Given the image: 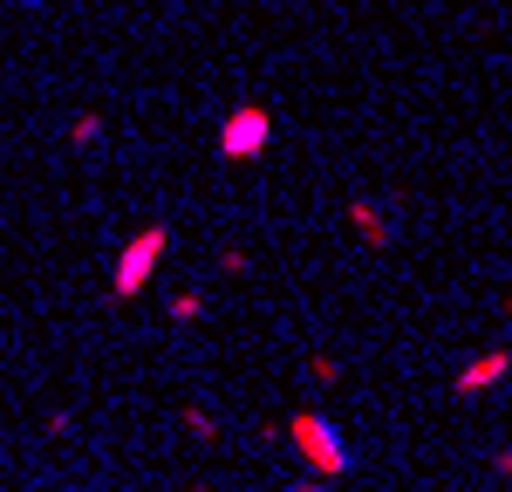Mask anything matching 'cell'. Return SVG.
Returning a JSON list of instances; mask_svg holds the SVG:
<instances>
[{
	"instance_id": "obj_1",
	"label": "cell",
	"mask_w": 512,
	"mask_h": 492,
	"mask_svg": "<svg viewBox=\"0 0 512 492\" xmlns=\"http://www.w3.org/2000/svg\"><path fill=\"white\" fill-rule=\"evenodd\" d=\"M287 438H294V451H301L315 472H328V479H335V472H349V445L335 438V424H328V417H294V424H287Z\"/></svg>"
},
{
	"instance_id": "obj_2",
	"label": "cell",
	"mask_w": 512,
	"mask_h": 492,
	"mask_svg": "<svg viewBox=\"0 0 512 492\" xmlns=\"http://www.w3.org/2000/svg\"><path fill=\"white\" fill-rule=\"evenodd\" d=\"M158 253H164V226H151V233H137V240L123 246V260H117V294H137V287L151 281Z\"/></svg>"
},
{
	"instance_id": "obj_3",
	"label": "cell",
	"mask_w": 512,
	"mask_h": 492,
	"mask_svg": "<svg viewBox=\"0 0 512 492\" xmlns=\"http://www.w3.org/2000/svg\"><path fill=\"white\" fill-rule=\"evenodd\" d=\"M260 144H267V110H253V103L233 110L226 130H219V151H226V158H260Z\"/></svg>"
},
{
	"instance_id": "obj_4",
	"label": "cell",
	"mask_w": 512,
	"mask_h": 492,
	"mask_svg": "<svg viewBox=\"0 0 512 492\" xmlns=\"http://www.w3.org/2000/svg\"><path fill=\"white\" fill-rule=\"evenodd\" d=\"M506 349H499V356H478L472 369H465V376H458V397H472V390H485V383H492V376H506Z\"/></svg>"
},
{
	"instance_id": "obj_5",
	"label": "cell",
	"mask_w": 512,
	"mask_h": 492,
	"mask_svg": "<svg viewBox=\"0 0 512 492\" xmlns=\"http://www.w3.org/2000/svg\"><path fill=\"white\" fill-rule=\"evenodd\" d=\"M355 226H362V233H369L376 246L390 240V226H383V212H369V205H355Z\"/></svg>"
},
{
	"instance_id": "obj_6",
	"label": "cell",
	"mask_w": 512,
	"mask_h": 492,
	"mask_svg": "<svg viewBox=\"0 0 512 492\" xmlns=\"http://www.w3.org/2000/svg\"><path fill=\"white\" fill-rule=\"evenodd\" d=\"M499 472H512V451H506V458H499Z\"/></svg>"
},
{
	"instance_id": "obj_7",
	"label": "cell",
	"mask_w": 512,
	"mask_h": 492,
	"mask_svg": "<svg viewBox=\"0 0 512 492\" xmlns=\"http://www.w3.org/2000/svg\"><path fill=\"white\" fill-rule=\"evenodd\" d=\"M294 492H321V486H294Z\"/></svg>"
}]
</instances>
